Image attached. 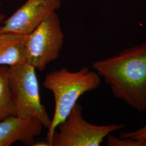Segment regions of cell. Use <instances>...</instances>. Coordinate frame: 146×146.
Returning <instances> with one entry per match:
<instances>
[{"label": "cell", "instance_id": "cell-1", "mask_svg": "<svg viewBox=\"0 0 146 146\" xmlns=\"http://www.w3.org/2000/svg\"><path fill=\"white\" fill-rule=\"evenodd\" d=\"M93 67L116 98L137 111L146 110V42L96 61Z\"/></svg>", "mask_w": 146, "mask_h": 146}, {"label": "cell", "instance_id": "cell-2", "mask_svg": "<svg viewBox=\"0 0 146 146\" xmlns=\"http://www.w3.org/2000/svg\"><path fill=\"white\" fill-rule=\"evenodd\" d=\"M100 84L99 75L86 67L76 72L62 68L47 74L43 85L52 92L55 105L46 138L49 146L58 125L66 119L78 99L84 93L98 88Z\"/></svg>", "mask_w": 146, "mask_h": 146}, {"label": "cell", "instance_id": "cell-3", "mask_svg": "<svg viewBox=\"0 0 146 146\" xmlns=\"http://www.w3.org/2000/svg\"><path fill=\"white\" fill-rule=\"evenodd\" d=\"M35 69L27 62L9 67L8 79L16 115L24 119H36L48 129L52 119L41 102Z\"/></svg>", "mask_w": 146, "mask_h": 146}, {"label": "cell", "instance_id": "cell-4", "mask_svg": "<svg viewBox=\"0 0 146 146\" xmlns=\"http://www.w3.org/2000/svg\"><path fill=\"white\" fill-rule=\"evenodd\" d=\"M83 107L76 103L66 119L58 125L51 146H100L111 133L125 127L124 124L97 125L84 119Z\"/></svg>", "mask_w": 146, "mask_h": 146}, {"label": "cell", "instance_id": "cell-5", "mask_svg": "<svg viewBox=\"0 0 146 146\" xmlns=\"http://www.w3.org/2000/svg\"><path fill=\"white\" fill-rule=\"evenodd\" d=\"M64 41L61 22L56 11L53 12L31 33L26 35L27 62L43 71L60 55Z\"/></svg>", "mask_w": 146, "mask_h": 146}, {"label": "cell", "instance_id": "cell-6", "mask_svg": "<svg viewBox=\"0 0 146 146\" xmlns=\"http://www.w3.org/2000/svg\"><path fill=\"white\" fill-rule=\"evenodd\" d=\"M60 0H27L11 15L3 21L0 33L28 35L48 16L60 7Z\"/></svg>", "mask_w": 146, "mask_h": 146}, {"label": "cell", "instance_id": "cell-7", "mask_svg": "<svg viewBox=\"0 0 146 146\" xmlns=\"http://www.w3.org/2000/svg\"><path fill=\"white\" fill-rule=\"evenodd\" d=\"M43 127L36 119L11 116L0 121V146H11L17 141L25 146H33Z\"/></svg>", "mask_w": 146, "mask_h": 146}, {"label": "cell", "instance_id": "cell-8", "mask_svg": "<svg viewBox=\"0 0 146 146\" xmlns=\"http://www.w3.org/2000/svg\"><path fill=\"white\" fill-rule=\"evenodd\" d=\"M26 35L0 33V66L9 67L27 62Z\"/></svg>", "mask_w": 146, "mask_h": 146}, {"label": "cell", "instance_id": "cell-9", "mask_svg": "<svg viewBox=\"0 0 146 146\" xmlns=\"http://www.w3.org/2000/svg\"><path fill=\"white\" fill-rule=\"evenodd\" d=\"M8 71L9 67L0 66V121L11 116L16 115L15 105L9 83Z\"/></svg>", "mask_w": 146, "mask_h": 146}, {"label": "cell", "instance_id": "cell-10", "mask_svg": "<svg viewBox=\"0 0 146 146\" xmlns=\"http://www.w3.org/2000/svg\"><path fill=\"white\" fill-rule=\"evenodd\" d=\"M107 146H146V141L131 137L119 138L109 134L107 137Z\"/></svg>", "mask_w": 146, "mask_h": 146}, {"label": "cell", "instance_id": "cell-11", "mask_svg": "<svg viewBox=\"0 0 146 146\" xmlns=\"http://www.w3.org/2000/svg\"><path fill=\"white\" fill-rule=\"evenodd\" d=\"M119 138L131 137L135 139H140L146 141V125L142 128L134 131L121 133L119 135Z\"/></svg>", "mask_w": 146, "mask_h": 146}, {"label": "cell", "instance_id": "cell-12", "mask_svg": "<svg viewBox=\"0 0 146 146\" xmlns=\"http://www.w3.org/2000/svg\"><path fill=\"white\" fill-rule=\"evenodd\" d=\"M33 146H50L48 142H44V141H40L37 142H35L33 145Z\"/></svg>", "mask_w": 146, "mask_h": 146}, {"label": "cell", "instance_id": "cell-13", "mask_svg": "<svg viewBox=\"0 0 146 146\" xmlns=\"http://www.w3.org/2000/svg\"><path fill=\"white\" fill-rule=\"evenodd\" d=\"M5 16L3 14H0V23H2L3 21L5 20Z\"/></svg>", "mask_w": 146, "mask_h": 146}, {"label": "cell", "instance_id": "cell-14", "mask_svg": "<svg viewBox=\"0 0 146 146\" xmlns=\"http://www.w3.org/2000/svg\"><path fill=\"white\" fill-rule=\"evenodd\" d=\"M1 1H0V7H1Z\"/></svg>", "mask_w": 146, "mask_h": 146}, {"label": "cell", "instance_id": "cell-15", "mask_svg": "<svg viewBox=\"0 0 146 146\" xmlns=\"http://www.w3.org/2000/svg\"><path fill=\"white\" fill-rule=\"evenodd\" d=\"M60 1H61V2H62V1L63 0H60Z\"/></svg>", "mask_w": 146, "mask_h": 146}]
</instances>
